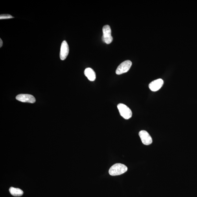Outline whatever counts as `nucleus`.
<instances>
[{
    "label": "nucleus",
    "instance_id": "1",
    "mask_svg": "<svg viewBox=\"0 0 197 197\" xmlns=\"http://www.w3.org/2000/svg\"><path fill=\"white\" fill-rule=\"evenodd\" d=\"M126 165L120 163L115 164L109 169V174L112 176H118L125 173L128 170Z\"/></svg>",
    "mask_w": 197,
    "mask_h": 197
},
{
    "label": "nucleus",
    "instance_id": "2",
    "mask_svg": "<svg viewBox=\"0 0 197 197\" xmlns=\"http://www.w3.org/2000/svg\"><path fill=\"white\" fill-rule=\"evenodd\" d=\"M117 108L120 115L124 119H129L132 117V111L126 105L120 104L118 105Z\"/></svg>",
    "mask_w": 197,
    "mask_h": 197
},
{
    "label": "nucleus",
    "instance_id": "3",
    "mask_svg": "<svg viewBox=\"0 0 197 197\" xmlns=\"http://www.w3.org/2000/svg\"><path fill=\"white\" fill-rule=\"evenodd\" d=\"M103 36L102 39L104 42L107 44L110 43L113 40V38L111 36V31L109 25H106L103 28Z\"/></svg>",
    "mask_w": 197,
    "mask_h": 197
},
{
    "label": "nucleus",
    "instance_id": "4",
    "mask_svg": "<svg viewBox=\"0 0 197 197\" xmlns=\"http://www.w3.org/2000/svg\"><path fill=\"white\" fill-rule=\"evenodd\" d=\"M132 65V62L130 60H126L119 65L116 71L117 74H121L128 72Z\"/></svg>",
    "mask_w": 197,
    "mask_h": 197
},
{
    "label": "nucleus",
    "instance_id": "5",
    "mask_svg": "<svg viewBox=\"0 0 197 197\" xmlns=\"http://www.w3.org/2000/svg\"><path fill=\"white\" fill-rule=\"evenodd\" d=\"M139 135L142 143L144 144L148 145L152 144V138L147 131L141 130L139 132Z\"/></svg>",
    "mask_w": 197,
    "mask_h": 197
},
{
    "label": "nucleus",
    "instance_id": "6",
    "mask_svg": "<svg viewBox=\"0 0 197 197\" xmlns=\"http://www.w3.org/2000/svg\"><path fill=\"white\" fill-rule=\"evenodd\" d=\"M16 99L20 102H27L33 104L36 102V99L34 96L27 94H21L18 95Z\"/></svg>",
    "mask_w": 197,
    "mask_h": 197
},
{
    "label": "nucleus",
    "instance_id": "7",
    "mask_svg": "<svg viewBox=\"0 0 197 197\" xmlns=\"http://www.w3.org/2000/svg\"><path fill=\"white\" fill-rule=\"evenodd\" d=\"M69 53V47L67 41H63L61 43L60 56L61 60H64L67 58Z\"/></svg>",
    "mask_w": 197,
    "mask_h": 197
},
{
    "label": "nucleus",
    "instance_id": "8",
    "mask_svg": "<svg viewBox=\"0 0 197 197\" xmlns=\"http://www.w3.org/2000/svg\"><path fill=\"white\" fill-rule=\"evenodd\" d=\"M164 84V81L161 78L158 79L150 83L149 87L151 91L155 92L159 90Z\"/></svg>",
    "mask_w": 197,
    "mask_h": 197
},
{
    "label": "nucleus",
    "instance_id": "9",
    "mask_svg": "<svg viewBox=\"0 0 197 197\" xmlns=\"http://www.w3.org/2000/svg\"><path fill=\"white\" fill-rule=\"evenodd\" d=\"M84 74L88 79L91 81H94L96 79V76L95 72L91 68H88L85 69Z\"/></svg>",
    "mask_w": 197,
    "mask_h": 197
},
{
    "label": "nucleus",
    "instance_id": "10",
    "mask_svg": "<svg viewBox=\"0 0 197 197\" xmlns=\"http://www.w3.org/2000/svg\"><path fill=\"white\" fill-rule=\"evenodd\" d=\"M9 191L12 195L15 197L21 196L23 194V190L18 188L11 187L9 189Z\"/></svg>",
    "mask_w": 197,
    "mask_h": 197
},
{
    "label": "nucleus",
    "instance_id": "11",
    "mask_svg": "<svg viewBox=\"0 0 197 197\" xmlns=\"http://www.w3.org/2000/svg\"><path fill=\"white\" fill-rule=\"evenodd\" d=\"M14 18L12 15L8 14H1L0 15V19H11Z\"/></svg>",
    "mask_w": 197,
    "mask_h": 197
},
{
    "label": "nucleus",
    "instance_id": "12",
    "mask_svg": "<svg viewBox=\"0 0 197 197\" xmlns=\"http://www.w3.org/2000/svg\"><path fill=\"white\" fill-rule=\"evenodd\" d=\"M3 45V41L2 40V39H0V47L1 48Z\"/></svg>",
    "mask_w": 197,
    "mask_h": 197
}]
</instances>
